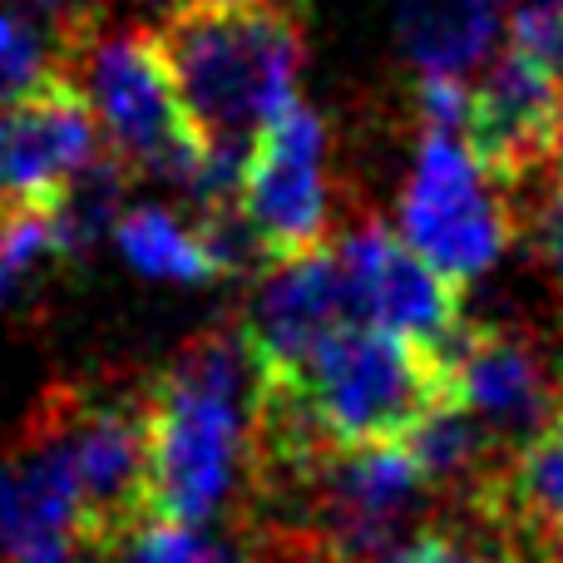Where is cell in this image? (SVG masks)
<instances>
[{
    "mask_svg": "<svg viewBox=\"0 0 563 563\" xmlns=\"http://www.w3.org/2000/svg\"><path fill=\"white\" fill-rule=\"evenodd\" d=\"M154 35L198 144L247 164L263 124L297 99L307 65L301 10L291 0H184Z\"/></svg>",
    "mask_w": 563,
    "mask_h": 563,
    "instance_id": "obj_1",
    "label": "cell"
},
{
    "mask_svg": "<svg viewBox=\"0 0 563 563\" xmlns=\"http://www.w3.org/2000/svg\"><path fill=\"white\" fill-rule=\"evenodd\" d=\"M263 371L243 321H218L144 380L154 509L168 525L203 529L228 505L247 465V430Z\"/></svg>",
    "mask_w": 563,
    "mask_h": 563,
    "instance_id": "obj_2",
    "label": "cell"
},
{
    "mask_svg": "<svg viewBox=\"0 0 563 563\" xmlns=\"http://www.w3.org/2000/svg\"><path fill=\"white\" fill-rule=\"evenodd\" d=\"M297 390L321 435L341 450L406 445L440 406L460 400L455 371L440 351L361 321L301 366Z\"/></svg>",
    "mask_w": 563,
    "mask_h": 563,
    "instance_id": "obj_3",
    "label": "cell"
},
{
    "mask_svg": "<svg viewBox=\"0 0 563 563\" xmlns=\"http://www.w3.org/2000/svg\"><path fill=\"white\" fill-rule=\"evenodd\" d=\"M515 238L509 198L475 164L460 134H426L400 194V243L435 267L450 287H465L505 257Z\"/></svg>",
    "mask_w": 563,
    "mask_h": 563,
    "instance_id": "obj_4",
    "label": "cell"
},
{
    "mask_svg": "<svg viewBox=\"0 0 563 563\" xmlns=\"http://www.w3.org/2000/svg\"><path fill=\"white\" fill-rule=\"evenodd\" d=\"M65 396L79 479L75 544L85 559H104L129 534H139L148 519H158L144 386H65Z\"/></svg>",
    "mask_w": 563,
    "mask_h": 563,
    "instance_id": "obj_5",
    "label": "cell"
},
{
    "mask_svg": "<svg viewBox=\"0 0 563 563\" xmlns=\"http://www.w3.org/2000/svg\"><path fill=\"white\" fill-rule=\"evenodd\" d=\"M247 228L257 233L267 273L321 253L331 238V178H327V124L317 109L291 99L263 124L243 164L238 188Z\"/></svg>",
    "mask_w": 563,
    "mask_h": 563,
    "instance_id": "obj_6",
    "label": "cell"
},
{
    "mask_svg": "<svg viewBox=\"0 0 563 563\" xmlns=\"http://www.w3.org/2000/svg\"><path fill=\"white\" fill-rule=\"evenodd\" d=\"M341 273L351 287L361 327H380L440 356L465 336L460 321V287H450L435 267H426L386 223H361L336 243Z\"/></svg>",
    "mask_w": 563,
    "mask_h": 563,
    "instance_id": "obj_7",
    "label": "cell"
},
{
    "mask_svg": "<svg viewBox=\"0 0 563 563\" xmlns=\"http://www.w3.org/2000/svg\"><path fill=\"white\" fill-rule=\"evenodd\" d=\"M99 154V119L75 75L45 79L0 109V208H49Z\"/></svg>",
    "mask_w": 563,
    "mask_h": 563,
    "instance_id": "obj_8",
    "label": "cell"
},
{
    "mask_svg": "<svg viewBox=\"0 0 563 563\" xmlns=\"http://www.w3.org/2000/svg\"><path fill=\"white\" fill-rule=\"evenodd\" d=\"M79 479L69 440L65 386L45 390L15 445L0 455V563L25 559L40 544L75 539Z\"/></svg>",
    "mask_w": 563,
    "mask_h": 563,
    "instance_id": "obj_9",
    "label": "cell"
},
{
    "mask_svg": "<svg viewBox=\"0 0 563 563\" xmlns=\"http://www.w3.org/2000/svg\"><path fill=\"white\" fill-rule=\"evenodd\" d=\"M559 114H563L559 75L505 49L495 65H485V79L470 89L465 144L475 154V164L499 188H519L529 174L554 164Z\"/></svg>",
    "mask_w": 563,
    "mask_h": 563,
    "instance_id": "obj_10",
    "label": "cell"
},
{
    "mask_svg": "<svg viewBox=\"0 0 563 563\" xmlns=\"http://www.w3.org/2000/svg\"><path fill=\"white\" fill-rule=\"evenodd\" d=\"M346 327H356L346 273L336 247H321L301 263L273 267L247 307L243 336L267 380H297L301 366Z\"/></svg>",
    "mask_w": 563,
    "mask_h": 563,
    "instance_id": "obj_11",
    "label": "cell"
},
{
    "mask_svg": "<svg viewBox=\"0 0 563 563\" xmlns=\"http://www.w3.org/2000/svg\"><path fill=\"white\" fill-rule=\"evenodd\" d=\"M460 406L495 435V445L519 450L529 435H539L554 390H549L544 361L534 346L499 327H465V336L450 351Z\"/></svg>",
    "mask_w": 563,
    "mask_h": 563,
    "instance_id": "obj_12",
    "label": "cell"
},
{
    "mask_svg": "<svg viewBox=\"0 0 563 563\" xmlns=\"http://www.w3.org/2000/svg\"><path fill=\"white\" fill-rule=\"evenodd\" d=\"M499 0H400L396 45L416 75L465 79L489 65L499 40Z\"/></svg>",
    "mask_w": 563,
    "mask_h": 563,
    "instance_id": "obj_13",
    "label": "cell"
},
{
    "mask_svg": "<svg viewBox=\"0 0 563 563\" xmlns=\"http://www.w3.org/2000/svg\"><path fill=\"white\" fill-rule=\"evenodd\" d=\"M114 243L124 253V263L144 277L178 282V287H198V282H223L213 267V257L203 253L194 228H184L168 208L139 203L114 223Z\"/></svg>",
    "mask_w": 563,
    "mask_h": 563,
    "instance_id": "obj_14",
    "label": "cell"
},
{
    "mask_svg": "<svg viewBox=\"0 0 563 563\" xmlns=\"http://www.w3.org/2000/svg\"><path fill=\"white\" fill-rule=\"evenodd\" d=\"M124 178L129 168L119 164L114 154H99L95 164L85 168V174L75 178V184L65 188V194L49 203V223H55V247L59 257H85L89 247L104 238V228L114 223V208L119 198H124Z\"/></svg>",
    "mask_w": 563,
    "mask_h": 563,
    "instance_id": "obj_15",
    "label": "cell"
},
{
    "mask_svg": "<svg viewBox=\"0 0 563 563\" xmlns=\"http://www.w3.org/2000/svg\"><path fill=\"white\" fill-rule=\"evenodd\" d=\"M55 75H69L55 40L45 30H35L30 20H15L0 10V109L25 99L30 89H40Z\"/></svg>",
    "mask_w": 563,
    "mask_h": 563,
    "instance_id": "obj_16",
    "label": "cell"
},
{
    "mask_svg": "<svg viewBox=\"0 0 563 563\" xmlns=\"http://www.w3.org/2000/svg\"><path fill=\"white\" fill-rule=\"evenodd\" d=\"M95 563H228L223 544L188 525H168V519H148L139 534H129L114 554Z\"/></svg>",
    "mask_w": 563,
    "mask_h": 563,
    "instance_id": "obj_17",
    "label": "cell"
},
{
    "mask_svg": "<svg viewBox=\"0 0 563 563\" xmlns=\"http://www.w3.org/2000/svg\"><path fill=\"white\" fill-rule=\"evenodd\" d=\"M509 49L563 79V5H519L509 20Z\"/></svg>",
    "mask_w": 563,
    "mask_h": 563,
    "instance_id": "obj_18",
    "label": "cell"
},
{
    "mask_svg": "<svg viewBox=\"0 0 563 563\" xmlns=\"http://www.w3.org/2000/svg\"><path fill=\"white\" fill-rule=\"evenodd\" d=\"M380 563H495V559L475 554V549H470L460 534H450V529H420L416 539L390 549Z\"/></svg>",
    "mask_w": 563,
    "mask_h": 563,
    "instance_id": "obj_19",
    "label": "cell"
},
{
    "mask_svg": "<svg viewBox=\"0 0 563 563\" xmlns=\"http://www.w3.org/2000/svg\"><path fill=\"white\" fill-rule=\"evenodd\" d=\"M539 257H544L554 287L563 291V188L544 203V213H539Z\"/></svg>",
    "mask_w": 563,
    "mask_h": 563,
    "instance_id": "obj_20",
    "label": "cell"
},
{
    "mask_svg": "<svg viewBox=\"0 0 563 563\" xmlns=\"http://www.w3.org/2000/svg\"><path fill=\"white\" fill-rule=\"evenodd\" d=\"M554 174H559V188H563V114H559V139H554Z\"/></svg>",
    "mask_w": 563,
    "mask_h": 563,
    "instance_id": "obj_21",
    "label": "cell"
},
{
    "mask_svg": "<svg viewBox=\"0 0 563 563\" xmlns=\"http://www.w3.org/2000/svg\"><path fill=\"white\" fill-rule=\"evenodd\" d=\"M499 5H515L519 10V5H563V0H499Z\"/></svg>",
    "mask_w": 563,
    "mask_h": 563,
    "instance_id": "obj_22",
    "label": "cell"
},
{
    "mask_svg": "<svg viewBox=\"0 0 563 563\" xmlns=\"http://www.w3.org/2000/svg\"><path fill=\"white\" fill-rule=\"evenodd\" d=\"M554 406H559V420H563V380H559V396H554Z\"/></svg>",
    "mask_w": 563,
    "mask_h": 563,
    "instance_id": "obj_23",
    "label": "cell"
}]
</instances>
